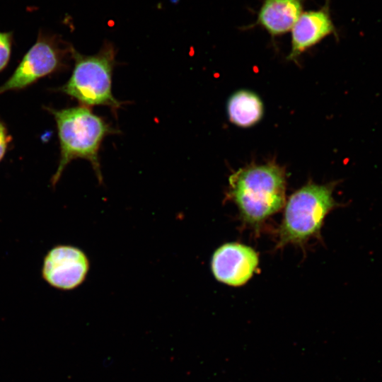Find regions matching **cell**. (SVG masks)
I'll list each match as a JSON object with an SVG mask.
<instances>
[{"instance_id":"6da1fadb","label":"cell","mask_w":382,"mask_h":382,"mask_svg":"<svg viewBox=\"0 0 382 382\" xmlns=\"http://www.w3.org/2000/svg\"><path fill=\"white\" fill-rule=\"evenodd\" d=\"M45 109L55 120L59 142V164L50 180L52 187L54 188L66 167L77 158L88 161L99 184H103L99 151L105 138L117 133L118 129L87 106Z\"/></svg>"},{"instance_id":"7a4b0ae2","label":"cell","mask_w":382,"mask_h":382,"mask_svg":"<svg viewBox=\"0 0 382 382\" xmlns=\"http://www.w3.org/2000/svg\"><path fill=\"white\" fill-rule=\"evenodd\" d=\"M228 196L245 224L258 228L285 204L286 174L272 163L241 168L228 179Z\"/></svg>"},{"instance_id":"3957f363","label":"cell","mask_w":382,"mask_h":382,"mask_svg":"<svg viewBox=\"0 0 382 382\" xmlns=\"http://www.w3.org/2000/svg\"><path fill=\"white\" fill-rule=\"evenodd\" d=\"M74 68L68 81L55 89L75 99L81 105L106 106L117 116L124 102L112 93V74L116 64V50L110 42H105L98 52L85 55L73 47Z\"/></svg>"},{"instance_id":"277c9868","label":"cell","mask_w":382,"mask_h":382,"mask_svg":"<svg viewBox=\"0 0 382 382\" xmlns=\"http://www.w3.org/2000/svg\"><path fill=\"white\" fill-rule=\"evenodd\" d=\"M333 189L334 184L310 182L289 197L278 230V248L303 245L320 235L326 216L337 205Z\"/></svg>"},{"instance_id":"5b68a950","label":"cell","mask_w":382,"mask_h":382,"mask_svg":"<svg viewBox=\"0 0 382 382\" xmlns=\"http://www.w3.org/2000/svg\"><path fill=\"white\" fill-rule=\"evenodd\" d=\"M71 48L57 35L40 32L35 44L0 86V95L25 89L42 78L66 70L71 59Z\"/></svg>"},{"instance_id":"8992f818","label":"cell","mask_w":382,"mask_h":382,"mask_svg":"<svg viewBox=\"0 0 382 382\" xmlns=\"http://www.w3.org/2000/svg\"><path fill=\"white\" fill-rule=\"evenodd\" d=\"M89 267V260L82 250L73 245H57L45 255L41 273L50 286L68 291L85 281Z\"/></svg>"},{"instance_id":"52a82bcc","label":"cell","mask_w":382,"mask_h":382,"mask_svg":"<svg viewBox=\"0 0 382 382\" xmlns=\"http://www.w3.org/2000/svg\"><path fill=\"white\" fill-rule=\"evenodd\" d=\"M257 265V253L252 248L238 243L221 245L214 253L211 261L215 279L233 286L245 284Z\"/></svg>"},{"instance_id":"ba28073f","label":"cell","mask_w":382,"mask_h":382,"mask_svg":"<svg viewBox=\"0 0 382 382\" xmlns=\"http://www.w3.org/2000/svg\"><path fill=\"white\" fill-rule=\"evenodd\" d=\"M291 32V47L289 59L294 60L327 36L335 34L329 2L320 9L303 11Z\"/></svg>"},{"instance_id":"9c48e42d","label":"cell","mask_w":382,"mask_h":382,"mask_svg":"<svg viewBox=\"0 0 382 382\" xmlns=\"http://www.w3.org/2000/svg\"><path fill=\"white\" fill-rule=\"evenodd\" d=\"M303 12V0H265L257 13L256 24L272 36L291 31Z\"/></svg>"},{"instance_id":"30bf717a","label":"cell","mask_w":382,"mask_h":382,"mask_svg":"<svg viewBox=\"0 0 382 382\" xmlns=\"http://www.w3.org/2000/svg\"><path fill=\"white\" fill-rule=\"evenodd\" d=\"M227 113L233 124L241 127H249L261 119L263 104L255 93L241 90L234 93L228 99Z\"/></svg>"},{"instance_id":"8fae6325","label":"cell","mask_w":382,"mask_h":382,"mask_svg":"<svg viewBox=\"0 0 382 382\" xmlns=\"http://www.w3.org/2000/svg\"><path fill=\"white\" fill-rule=\"evenodd\" d=\"M13 33L0 32V72L8 65L12 50Z\"/></svg>"},{"instance_id":"7c38bea8","label":"cell","mask_w":382,"mask_h":382,"mask_svg":"<svg viewBox=\"0 0 382 382\" xmlns=\"http://www.w3.org/2000/svg\"><path fill=\"white\" fill-rule=\"evenodd\" d=\"M11 140L6 124L0 119V162L4 158Z\"/></svg>"}]
</instances>
